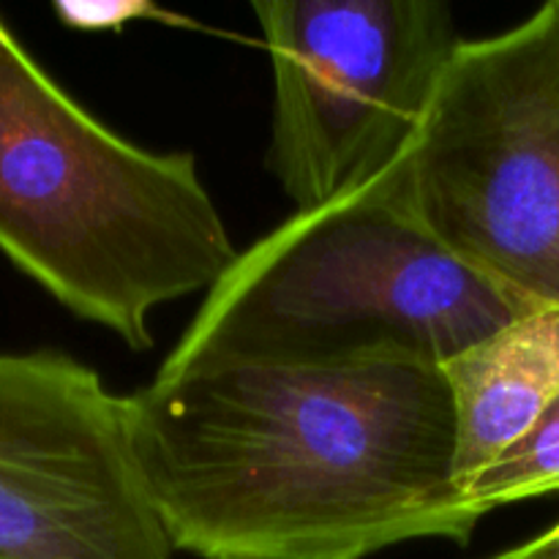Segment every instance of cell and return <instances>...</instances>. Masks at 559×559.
<instances>
[{
	"instance_id": "obj_4",
	"label": "cell",
	"mask_w": 559,
	"mask_h": 559,
	"mask_svg": "<svg viewBox=\"0 0 559 559\" xmlns=\"http://www.w3.org/2000/svg\"><path fill=\"white\" fill-rule=\"evenodd\" d=\"M388 178L464 265L559 309V0L464 38Z\"/></svg>"
},
{
	"instance_id": "obj_1",
	"label": "cell",
	"mask_w": 559,
	"mask_h": 559,
	"mask_svg": "<svg viewBox=\"0 0 559 559\" xmlns=\"http://www.w3.org/2000/svg\"><path fill=\"white\" fill-rule=\"evenodd\" d=\"M142 480L175 551L371 559L467 544L442 366H213L129 393Z\"/></svg>"
},
{
	"instance_id": "obj_10",
	"label": "cell",
	"mask_w": 559,
	"mask_h": 559,
	"mask_svg": "<svg viewBox=\"0 0 559 559\" xmlns=\"http://www.w3.org/2000/svg\"><path fill=\"white\" fill-rule=\"evenodd\" d=\"M491 559H559V522L538 538L527 540L516 549L502 551V555H495Z\"/></svg>"
},
{
	"instance_id": "obj_7",
	"label": "cell",
	"mask_w": 559,
	"mask_h": 559,
	"mask_svg": "<svg viewBox=\"0 0 559 559\" xmlns=\"http://www.w3.org/2000/svg\"><path fill=\"white\" fill-rule=\"evenodd\" d=\"M462 491L530 435L559 396V309L538 306L442 366Z\"/></svg>"
},
{
	"instance_id": "obj_3",
	"label": "cell",
	"mask_w": 559,
	"mask_h": 559,
	"mask_svg": "<svg viewBox=\"0 0 559 559\" xmlns=\"http://www.w3.org/2000/svg\"><path fill=\"white\" fill-rule=\"evenodd\" d=\"M535 306L464 265L388 175L240 251L156 374L213 366H445Z\"/></svg>"
},
{
	"instance_id": "obj_5",
	"label": "cell",
	"mask_w": 559,
	"mask_h": 559,
	"mask_svg": "<svg viewBox=\"0 0 559 559\" xmlns=\"http://www.w3.org/2000/svg\"><path fill=\"white\" fill-rule=\"evenodd\" d=\"M271 55L267 167L298 211L391 173L464 44L435 0H262Z\"/></svg>"
},
{
	"instance_id": "obj_9",
	"label": "cell",
	"mask_w": 559,
	"mask_h": 559,
	"mask_svg": "<svg viewBox=\"0 0 559 559\" xmlns=\"http://www.w3.org/2000/svg\"><path fill=\"white\" fill-rule=\"evenodd\" d=\"M60 20L71 27L82 31H107V27H120L136 16L158 14L153 5L145 3H58L55 5Z\"/></svg>"
},
{
	"instance_id": "obj_2",
	"label": "cell",
	"mask_w": 559,
	"mask_h": 559,
	"mask_svg": "<svg viewBox=\"0 0 559 559\" xmlns=\"http://www.w3.org/2000/svg\"><path fill=\"white\" fill-rule=\"evenodd\" d=\"M0 251L134 353L162 306L240 254L186 151L134 145L76 104L0 20Z\"/></svg>"
},
{
	"instance_id": "obj_8",
	"label": "cell",
	"mask_w": 559,
	"mask_h": 559,
	"mask_svg": "<svg viewBox=\"0 0 559 559\" xmlns=\"http://www.w3.org/2000/svg\"><path fill=\"white\" fill-rule=\"evenodd\" d=\"M559 491V396L538 424L467 486L469 508L480 516L533 497Z\"/></svg>"
},
{
	"instance_id": "obj_6",
	"label": "cell",
	"mask_w": 559,
	"mask_h": 559,
	"mask_svg": "<svg viewBox=\"0 0 559 559\" xmlns=\"http://www.w3.org/2000/svg\"><path fill=\"white\" fill-rule=\"evenodd\" d=\"M129 396L55 349L0 353V559H175Z\"/></svg>"
}]
</instances>
